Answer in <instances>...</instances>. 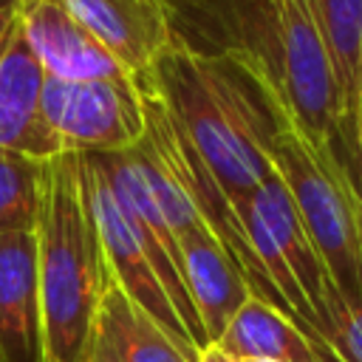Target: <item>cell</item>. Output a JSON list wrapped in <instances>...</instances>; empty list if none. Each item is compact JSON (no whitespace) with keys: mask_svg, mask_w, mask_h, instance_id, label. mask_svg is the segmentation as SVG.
<instances>
[{"mask_svg":"<svg viewBox=\"0 0 362 362\" xmlns=\"http://www.w3.org/2000/svg\"><path fill=\"white\" fill-rule=\"evenodd\" d=\"M96 334L105 339L116 362H192L110 277Z\"/></svg>","mask_w":362,"mask_h":362,"instance_id":"15","label":"cell"},{"mask_svg":"<svg viewBox=\"0 0 362 362\" xmlns=\"http://www.w3.org/2000/svg\"><path fill=\"white\" fill-rule=\"evenodd\" d=\"M0 362H45L34 232L0 235Z\"/></svg>","mask_w":362,"mask_h":362,"instance_id":"10","label":"cell"},{"mask_svg":"<svg viewBox=\"0 0 362 362\" xmlns=\"http://www.w3.org/2000/svg\"><path fill=\"white\" fill-rule=\"evenodd\" d=\"M226 356L272 362H320V342L288 314L260 297H249L215 342Z\"/></svg>","mask_w":362,"mask_h":362,"instance_id":"14","label":"cell"},{"mask_svg":"<svg viewBox=\"0 0 362 362\" xmlns=\"http://www.w3.org/2000/svg\"><path fill=\"white\" fill-rule=\"evenodd\" d=\"M42 161L0 153V235L34 232L40 212Z\"/></svg>","mask_w":362,"mask_h":362,"instance_id":"16","label":"cell"},{"mask_svg":"<svg viewBox=\"0 0 362 362\" xmlns=\"http://www.w3.org/2000/svg\"><path fill=\"white\" fill-rule=\"evenodd\" d=\"M42 116L65 153H122L144 136L136 76L68 82L45 76Z\"/></svg>","mask_w":362,"mask_h":362,"instance_id":"5","label":"cell"},{"mask_svg":"<svg viewBox=\"0 0 362 362\" xmlns=\"http://www.w3.org/2000/svg\"><path fill=\"white\" fill-rule=\"evenodd\" d=\"M34 238L45 362H88L110 269L90 209L82 153L42 161Z\"/></svg>","mask_w":362,"mask_h":362,"instance_id":"3","label":"cell"},{"mask_svg":"<svg viewBox=\"0 0 362 362\" xmlns=\"http://www.w3.org/2000/svg\"><path fill=\"white\" fill-rule=\"evenodd\" d=\"M356 153H359V170L356 175L362 173V88H359V105H356ZM354 175V181H356Z\"/></svg>","mask_w":362,"mask_h":362,"instance_id":"21","label":"cell"},{"mask_svg":"<svg viewBox=\"0 0 362 362\" xmlns=\"http://www.w3.org/2000/svg\"><path fill=\"white\" fill-rule=\"evenodd\" d=\"M17 17L45 76L68 82L133 76L62 0H17Z\"/></svg>","mask_w":362,"mask_h":362,"instance_id":"8","label":"cell"},{"mask_svg":"<svg viewBox=\"0 0 362 362\" xmlns=\"http://www.w3.org/2000/svg\"><path fill=\"white\" fill-rule=\"evenodd\" d=\"M178 249L192 308L204 325L206 342L215 345L232 317L240 311V305L252 297V291L209 229H198L178 238Z\"/></svg>","mask_w":362,"mask_h":362,"instance_id":"13","label":"cell"},{"mask_svg":"<svg viewBox=\"0 0 362 362\" xmlns=\"http://www.w3.org/2000/svg\"><path fill=\"white\" fill-rule=\"evenodd\" d=\"M17 20V0H0V48Z\"/></svg>","mask_w":362,"mask_h":362,"instance_id":"18","label":"cell"},{"mask_svg":"<svg viewBox=\"0 0 362 362\" xmlns=\"http://www.w3.org/2000/svg\"><path fill=\"white\" fill-rule=\"evenodd\" d=\"M198 362H238V359H232V356H226L221 348H215V345H206L204 351H201V356H198Z\"/></svg>","mask_w":362,"mask_h":362,"instance_id":"20","label":"cell"},{"mask_svg":"<svg viewBox=\"0 0 362 362\" xmlns=\"http://www.w3.org/2000/svg\"><path fill=\"white\" fill-rule=\"evenodd\" d=\"M235 209H246L249 215H255L263 229L269 232V238L274 240L277 252L283 255L288 272L294 274L300 291L305 294L311 311H314V320H317V337L325 325V317H328V308L334 300H342L297 215V206L286 189V184L280 181L277 173H272L257 189H252L246 198L235 201Z\"/></svg>","mask_w":362,"mask_h":362,"instance_id":"9","label":"cell"},{"mask_svg":"<svg viewBox=\"0 0 362 362\" xmlns=\"http://www.w3.org/2000/svg\"><path fill=\"white\" fill-rule=\"evenodd\" d=\"M243 362H272V359H243Z\"/></svg>","mask_w":362,"mask_h":362,"instance_id":"23","label":"cell"},{"mask_svg":"<svg viewBox=\"0 0 362 362\" xmlns=\"http://www.w3.org/2000/svg\"><path fill=\"white\" fill-rule=\"evenodd\" d=\"M96 40L139 79L170 48L164 0H62Z\"/></svg>","mask_w":362,"mask_h":362,"instance_id":"11","label":"cell"},{"mask_svg":"<svg viewBox=\"0 0 362 362\" xmlns=\"http://www.w3.org/2000/svg\"><path fill=\"white\" fill-rule=\"evenodd\" d=\"M354 189H356V195H359V201H362V173L356 175V181H354Z\"/></svg>","mask_w":362,"mask_h":362,"instance_id":"22","label":"cell"},{"mask_svg":"<svg viewBox=\"0 0 362 362\" xmlns=\"http://www.w3.org/2000/svg\"><path fill=\"white\" fill-rule=\"evenodd\" d=\"M136 82L164 102L232 204L274 173L272 141L288 116L243 62L170 42Z\"/></svg>","mask_w":362,"mask_h":362,"instance_id":"2","label":"cell"},{"mask_svg":"<svg viewBox=\"0 0 362 362\" xmlns=\"http://www.w3.org/2000/svg\"><path fill=\"white\" fill-rule=\"evenodd\" d=\"M320 37L325 42L331 71L339 90L342 130H339V161L351 175L359 170L356 153V105L362 88V0H308Z\"/></svg>","mask_w":362,"mask_h":362,"instance_id":"12","label":"cell"},{"mask_svg":"<svg viewBox=\"0 0 362 362\" xmlns=\"http://www.w3.org/2000/svg\"><path fill=\"white\" fill-rule=\"evenodd\" d=\"M170 42L252 68L291 124L339 156V90L308 0H164Z\"/></svg>","mask_w":362,"mask_h":362,"instance_id":"1","label":"cell"},{"mask_svg":"<svg viewBox=\"0 0 362 362\" xmlns=\"http://www.w3.org/2000/svg\"><path fill=\"white\" fill-rule=\"evenodd\" d=\"M42 85L45 71L17 17L0 48V153H17L34 161L65 153L42 116Z\"/></svg>","mask_w":362,"mask_h":362,"instance_id":"7","label":"cell"},{"mask_svg":"<svg viewBox=\"0 0 362 362\" xmlns=\"http://www.w3.org/2000/svg\"><path fill=\"white\" fill-rule=\"evenodd\" d=\"M320 339L337 362H362V300L356 305L334 300Z\"/></svg>","mask_w":362,"mask_h":362,"instance_id":"17","label":"cell"},{"mask_svg":"<svg viewBox=\"0 0 362 362\" xmlns=\"http://www.w3.org/2000/svg\"><path fill=\"white\" fill-rule=\"evenodd\" d=\"M85 178H88V195H90V209H93V218H96V229H99V240H102V252H105V260H107V269H110V277L113 283L192 359L198 362L201 351L198 345L192 342V337L187 334L181 317L175 314L141 240L136 238L127 215L122 212L113 189H110V181L105 178L102 167L85 156Z\"/></svg>","mask_w":362,"mask_h":362,"instance_id":"6","label":"cell"},{"mask_svg":"<svg viewBox=\"0 0 362 362\" xmlns=\"http://www.w3.org/2000/svg\"><path fill=\"white\" fill-rule=\"evenodd\" d=\"M88 362H116L113 359V354H110V348L105 345V339L96 334V342H93V351H90V356H88Z\"/></svg>","mask_w":362,"mask_h":362,"instance_id":"19","label":"cell"},{"mask_svg":"<svg viewBox=\"0 0 362 362\" xmlns=\"http://www.w3.org/2000/svg\"><path fill=\"white\" fill-rule=\"evenodd\" d=\"M272 167L345 305L362 300V201L348 170L286 119L272 141Z\"/></svg>","mask_w":362,"mask_h":362,"instance_id":"4","label":"cell"}]
</instances>
